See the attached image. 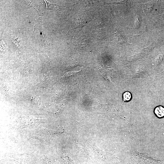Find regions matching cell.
I'll return each mask as SVG.
<instances>
[{"label": "cell", "mask_w": 164, "mask_h": 164, "mask_svg": "<svg viewBox=\"0 0 164 164\" xmlns=\"http://www.w3.org/2000/svg\"><path fill=\"white\" fill-rule=\"evenodd\" d=\"M123 99L124 101H129L131 98V94L129 92H125L123 94Z\"/></svg>", "instance_id": "cell-5"}, {"label": "cell", "mask_w": 164, "mask_h": 164, "mask_svg": "<svg viewBox=\"0 0 164 164\" xmlns=\"http://www.w3.org/2000/svg\"><path fill=\"white\" fill-rule=\"evenodd\" d=\"M153 4L151 2L142 5L143 10L145 14L150 12L153 9Z\"/></svg>", "instance_id": "cell-2"}, {"label": "cell", "mask_w": 164, "mask_h": 164, "mask_svg": "<svg viewBox=\"0 0 164 164\" xmlns=\"http://www.w3.org/2000/svg\"><path fill=\"white\" fill-rule=\"evenodd\" d=\"M135 25L136 27L138 28L139 26V19L138 17H136L135 19Z\"/></svg>", "instance_id": "cell-6"}, {"label": "cell", "mask_w": 164, "mask_h": 164, "mask_svg": "<svg viewBox=\"0 0 164 164\" xmlns=\"http://www.w3.org/2000/svg\"><path fill=\"white\" fill-rule=\"evenodd\" d=\"M154 112L158 117L162 118L164 116V108L161 106L157 107L155 108Z\"/></svg>", "instance_id": "cell-3"}, {"label": "cell", "mask_w": 164, "mask_h": 164, "mask_svg": "<svg viewBox=\"0 0 164 164\" xmlns=\"http://www.w3.org/2000/svg\"><path fill=\"white\" fill-rule=\"evenodd\" d=\"M161 15L163 17H164V13Z\"/></svg>", "instance_id": "cell-7"}, {"label": "cell", "mask_w": 164, "mask_h": 164, "mask_svg": "<svg viewBox=\"0 0 164 164\" xmlns=\"http://www.w3.org/2000/svg\"><path fill=\"white\" fill-rule=\"evenodd\" d=\"M115 36L119 43H127L125 38L119 32H116L115 34Z\"/></svg>", "instance_id": "cell-4"}, {"label": "cell", "mask_w": 164, "mask_h": 164, "mask_svg": "<svg viewBox=\"0 0 164 164\" xmlns=\"http://www.w3.org/2000/svg\"><path fill=\"white\" fill-rule=\"evenodd\" d=\"M45 119H39L33 118L26 117L23 118L21 120L20 124L21 128H33L38 126L40 123L45 122Z\"/></svg>", "instance_id": "cell-1"}]
</instances>
